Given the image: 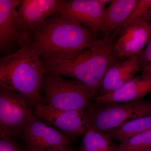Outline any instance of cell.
Returning <instances> with one entry per match:
<instances>
[{"instance_id": "3957f363", "label": "cell", "mask_w": 151, "mask_h": 151, "mask_svg": "<svg viewBox=\"0 0 151 151\" xmlns=\"http://www.w3.org/2000/svg\"><path fill=\"white\" fill-rule=\"evenodd\" d=\"M46 70L40 57L29 43L0 59V87L21 93L35 104L42 103Z\"/></svg>"}, {"instance_id": "e0dca14e", "label": "cell", "mask_w": 151, "mask_h": 151, "mask_svg": "<svg viewBox=\"0 0 151 151\" xmlns=\"http://www.w3.org/2000/svg\"><path fill=\"white\" fill-rule=\"evenodd\" d=\"M118 146L106 132L90 128L84 133L79 151H116Z\"/></svg>"}, {"instance_id": "ac0fdd59", "label": "cell", "mask_w": 151, "mask_h": 151, "mask_svg": "<svg viewBox=\"0 0 151 151\" xmlns=\"http://www.w3.org/2000/svg\"><path fill=\"white\" fill-rule=\"evenodd\" d=\"M151 21V0H139L131 15L114 32L110 38L114 41L120 33L130 25L139 22H150Z\"/></svg>"}, {"instance_id": "6da1fadb", "label": "cell", "mask_w": 151, "mask_h": 151, "mask_svg": "<svg viewBox=\"0 0 151 151\" xmlns=\"http://www.w3.org/2000/svg\"><path fill=\"white\" fill-rule=\"evenodd\" d=\"M97 40L91 30L58 12L31 34L28 43L43 61H57L70 58Z\"/></svg>"}, {"instance_id": "4fadbf2b", "label": "cell", "mask_w": 151, "mask_h": 151, "mask_svg": "<svg viewBox=\"0 0 151 151\" xmlns=\"http://www.w3.org/2000/svg\"><path fill=\"white\" fill-rule=\"evenodd\" d=\"M151 93V76L142 73L124 84L116 91L97 96L94 99L96 104L123 103L142 100Z\"/></svg>"}, {"instance_id": "7c38bea8", "label": "cell", "mask_w": 151, "mask_h": 151, "mask_svg": "<svg viewBox=\"0 0 151 151\" xmlns=\"http://www.w3.org/2000/svg\"><path fill=\"white\" fill-rule=\"evenodd\" d=\"M141 53L119 60L110 67L103 78L98 90V96L116 91L134 78L141 71Z\"/></svg>"}, {"instance_id": "ffe728a7", "label": "cell", "mask_w": 151, "mask_h": 151, "mask_svg": "<svg viewBox=\"0 0 151 151\" xmlns=\"http://www.w3.org/2000/svg\"><path fill=\"white\" fill-rule=\"evenodd\" d=\"M142 73L151 76V36L148 42L140 54Z\"/></svg>"}, {"instance_id": "2e32d148", "label": "cell", "mask_w": 151, "mask_h": 151, "mask_svg": "<svg viewBox=\"0 0 151 151\" xmlns=\"http://www.w3.org/2000/svg\"><path fill=\"white\" fill-rule=\"evenodd\" d=\"M151 130V115L130 120L119 127L104 132L113 139L124 142L139 134Z\"/></svg>"}, {"instance_id": "8992f818", "label": "cell", "mask_w": 151, "mask_h": 151, "mask_svg": "<svg viewBox=\"0 0 151 151\" xmlns=\"http://www.w3.org/2000/svg\"><path fill=\"white\" fill-rule=\"evenodd\" d=\"M89 110L90 128L106 132L132 119L151 115V102L141 100L123 103H94Z\"/></svg>"}, {"instance_id": "52a82bcc", "label": "cell", "mask_w": 151, "mask_h": 151, "mask_svg": "<svg viewBox=\"0 0 151 151\" xmlns=\"http://www.w3.org/2000/svg\"><path fill=\"white\" fill-rule=\"evenodd\" d=\"M33 115L38 119L53 126L70 139H75L91 127L89 108L80 111L57 110L39 103L33 108Z\"/></svg>"}, {"instance_id": "8fae6325", "label": "cell", "mask_w": 151, "mask_h": 151, "mask_svg": "<svg viewBox=\"0 0 151 151\" xmlns=\"http://www.w3.org/2000/svg\"><path fill=\"white\" fill-rule=\"evenodd\" d=\"M151 36L150 22H139L127 27L114 42V50L118 59L124 60L140 54Z\"/></svg>"}, {"instance_id": "44dd1931", "label": "cell", "mask_w": 151, "mask_h": 151, "mask_svg": "<svg viewBox=\"0 0 151 151\" xmlns=\"http://www.w3.org/2000/svg\"><path fill=\"white\" fill-rule=\"evenodd\" d=\"M13 140L1 139L0 151H23Z\"/></svg>"}, {"instance_id": "7402d4cb", "label": "cell", "mask_w": 151, "mask_h": 151, "mask_svg": "<svg viewBox=\"0 0 151 151\" xmlns=\"http://www.w3.org/2000/svg\"><path fill=\"white\" fill-rule=\"evenodd\" d=\"M27 151H73V150L69 148L68 147L65 148L63 149H50V150H47L45 151H31L27 150Z\"/></svg>"}, {"instance_id": "ba28073f", "label": "cell", "mask_w": 151, "mask_h": 151, "mask_svg": "<svg viewBox=\"0 0 151 151\" xmlns=\"http://www.w3.org/2000/svg\"><path fill=\"white\" fill-rule=\"evenodd\" d=\"M67 1L22 0L17 11V43H28L31 34L47 19L58 12Z\"/></svg>"}, {"instance_id": "30bf717a", "label": "cell", "mask_w": 151, "mask_h": 151, "mask_svg": "<svg viewBox=\"0 0 151 151\" xmlns=\"http://www.w3.org/2000/svg\"><path fill=\"white\" fill-rule=\"evenodd\" d=\"M112 1L71 0L67 1L58 12L71 17L94 33L102 32L106 7Z\"/></svg>"}, {"instance_id": "277c9868", "label": "cell", "mask_w": 151, "mask_h": 151, "mask_svg": "<svg viewBox=\"0 0 151 151\" xmlns=\"http://www.w3.org/2000/svg\"><path fill=\"white\" fill-rule=\"evenodd\" d=\"M42 89L47 105L57 110L80 111L89 109L98 92L76 79L46 74Z\"/></svg>"}, {"instance_id": "7a4b0ae2", "label": "cell", "mask_w": 151, "mask_h": 151, "mask_svg": "<svg viewBox=\"0 0 151 151\" xmlns=\"http://www.w3.org/2000/svg\"><path fill=\"white\" fill-rule=\"evenodd\" d=\"M113 45V41L104 38L97 40L68 59L42 60L46 74L71 77L98 92L105 73L119 60Z\"/></svg>"}, {"instance_id": "9a60e30c", "label": "cell", "mask_w": 151, "mask_h": 151, "mask_svg": "<svg viewBox=\"0 0 151 151\" xmlns=\"http://www.w3.org/2000/svg\"><path fill=\"white\" fill-rule=\"evenodd\" d=\"M139 0H113L106 8L102 32L105 38L111 36L131 15Z\"/></svg>"}, {"instance_id": "5bb4252c", "label": "cell", "mask_w": 151, "mask_h": 151, "mask_svg": "<svg viewBox=\"0 0 151 151\" xmlns=\"http://www.w3.org/2000/svg\"><path fill=\"white\" fill-rule=\"evenodd\" d=\"M22 0H0V50L5 52L18 42L16 8Z\"/></svg>"}, {"instance_id": "d6986e66", "label": "cell", "mask_w": 151, "mask_h": 151, "mask_svg": "<svg viewBox=\"0 0 151 151\" xmlns=\"http://www.w3.org/2000/svg\"><path fill=\"white\" fill-rule=\"evenodd\" d=\"M151 148V130L121 143L116 151H142Z\"/></svg>"}, {"instance_id": "5b68a950", "label": "cell", "mask_w": 151, "mask_h": 151, "mask_svg": "<svg viewBox=\"0 0 151 151\" xmlns=\"http://www.w3.org/2000/svg\"><path fill=\"white\" fill-rule=\"evenodd\" d=\"M35 104L19 92L0 87V138L14 139L22 134L33 115Z\"/></svg>"}, {"instance_id": "9c48e42d", "label": "cell", "mask_w": 151, "mask_h": 151, "mask_svg": "<svg viewBox=\"0 0 151 151\" xmlns=\"http://www.w3.org/2000/svg\"><path fill=\"white\" fill-rule=\"evenodd\" d=\"M22 137L31 151L65 148L70 139L54 127L49 126L33 115L23 132Z\"/></svg>"}, {"instance_id": "603a6c76", "label": "cell", "mask_w": 151, "mask_h": 151, "mask_svg": "<svg viewBox=\"0 0 151 151\" xmlns=\"http://www.w3.org/2000/svg\"><path fill=\"white\" fill-rule=\"evenodd\" d=\"M142 151H151V148L150 149H147V150H145Z\"/></svg>"}]
</instances>
